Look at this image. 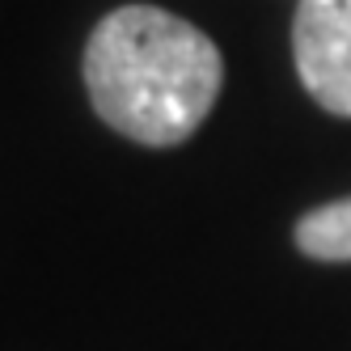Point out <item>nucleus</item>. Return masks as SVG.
<instances>
[{
    "label": "nucleus",
    "instance_id": "nucleus-1",
    "mask_svg": "<svg viewBox=\"0 0 351 351\" xmlns=\"http://www.w3.org/2000/svg\"><path fill=\"white\" fill-rule=\"evenodd\" d=\"M216 43L153 5H123L97 21L85 47V89L119 136L173 148L199 132L220 97Z\"/></svg>",
    "mask_w": 351,
    "mask_h": 351
},
{
    "label": "nucleus",
    "instance_id": "nucleus-2",
    "mask_svg": "<svg viewBox=\"0 0 351 351\" xmlns=\"http://www.w3.org/2000/svg\"><path fill=\"white\" fill-rule=\"evenodd\" d=\"M292 56L313 102L351 119V0H300L292 17Z\"/></svg>",
    "mask_w": 351,
    "mask_h": 351
},
{
    "label": "nucleus",
    "instance_id": "nucleus-3",
    "mask_svg": "<svg viewBox=\"0 0 351 351\" xmlns=\"http://www.w3.org/2000/svg\"><path fill=\"white\" fill-rule=\"evenodd\" d=\"M296 245L300 254L317 263H351V199H335V204L300 216Z\"/></svg>",
    "mask_w": 351,
    "mask_h": 351
}]
</instances>
